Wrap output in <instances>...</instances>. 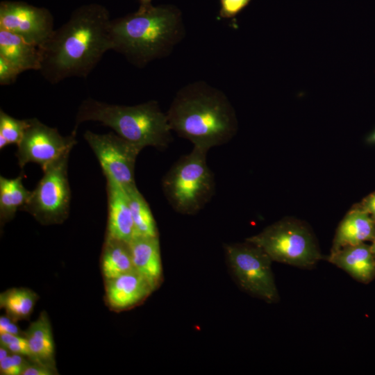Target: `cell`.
Here are the masks:
<instances>
[{
  "mask_svg": "<svg viewBox=\"0 0 375 375\" xmlns=\"http://www.w3.org/2000/svg\"><path fill=\"white\" fill-rule=\"evenodd\" d=\"M28 125V119H18L0 110V149L18 144Z\"/></svg>",
  "mask_w": 375,
  "mask_h": 375,
  "instance_id": "603a6c76",
  "label": "cell"
},
{
  "mask_svg": "<svg viewBox=\"0 0 375 375\" xmlns=\"http://www.w3.org/2000/svg\"><path fill=\"white\" fill-rule=\"evenodd\" d=\"M53 24V17L46 8L19 1L0 3V29L18 35L39 47L54 31Z\"/></svg>",
  "mask_w": 375,
  "mask_h": 375,
  "instance_id": "8fae6325",
  "label": "cell"
},
{
  "mask_svg": "<svg viewBox=\"0 0 375 375\" xmlns=\"http://www.w3.org/2000/svg\"><path fill=\"white\" fill-rule=\"evenodd\" d=\"M95 154L106 178L123 187L135 184L136 158L142 150L117 133L97 134L86 131L83 135Z\"/></svg>",
  "mask_w": 375,
  "mask_h": 375,
  "instance_id": "30bf717a",
  "label": "cell"
},
{
  "mask_svg": "<svg viewBox=\"0 0 375 375\" xmlns=\"http://www.w3.org/2000/svg\"><path fill=\"white\" fill-rule=\"evenodd\" d=\"M108 10L90 3L76 8L40 47L39 72L51 84L72 77L86 78L111 50Z\"/></svg>",
  "mask_w": 375,
  "mask_h": 375,
  "instance_id": "6da1fadb",
  "label": "cell"
},
{
  "mask_svg": "<svg viewBox=\"0 0 375 375\" xmlns=\"http://www.w3.org/2000/svg\"><path fill=\"white\" fill-rule=\"evenodd\" d=\"M356 205L375 219V191L365 197Z\"/></svg>",
  "mask_w": 375,
  "mask_h": 375,
  "instance_id": "f546056e",
  "label": "cell"
},
{
  "mask_svg": "<svg viewBox=\"0 0 375 375\" xmlns=\"http://www.w3.org/2000/svg\"><path fill=\"white\" fill-rule=\"evenodd\" d=\"M33 362L55 367V346L49 317L45 312L32 322L24 333Z\"/></svg>",
  "mask_w": 375,
  "mask_h": 375,
  "instance_id": "ac0fdd59",
  "label": "cell"
},
{
  "mask_svg": "<svg viewBox=\"0 0 375 375\" xmlns=\"http://www.w3.org/2000/svg\"><path fill=\"white\" fill-rule=\"evenodd\" d=\"M185 33L181 13L176 7H139L134 12L111 19V50L141 68L169 56Z\"/></svg>",
  "mask_w": 375,
  "mask_h": 375,
  "instance_id": "3957f363",
  "label": "cell"
},
{
  "mask_svg": "<svg viewBox=\"0 0 375 375\" xmlns=\"http://www.w3.org/2000/svg\"><path fill=\"white\" fill-rule=\"evenodd\" d=\"M327 260L360 283L367 284L375 278V258L365 242L344 247L330 253Z\"/></svg>",
  "mask_w": 375,
  "mask_h": 375,
  "instance_id": "9a60e30c",
  "label": "cell"
},
{
  "mask_svg": "<svg viewBox=\"0 0 375 375\" xmlns=\"http://www.w3.org/2000/svg\"><path fill=\"white\" fill-rule=\"evenodd\" d=\"M250 0H220L219 17L231 18L238 15Z\"/></svg>",
  "mask_w": 375,
  "mask_h": 375,
  "instance_id": "4316f807",
  "label": "cell"
},
{
  "mask_svg": "<svg viewBox=\"0 0 375 375\" xmlns=\"http://www.w3.org/2000/svg\"><path fill=\"white\" fill-rule=\"evenodd\" d=\"M140 1V7H146L149 6L151 4L152 0H139Z\"/></svg>",
  "mask_w": 375,
  "mask_h": 375,
  "instance_id": "4dcf8cb0",
  "label": "cell"
},
{
  "mask_svg": "<svg viewBox=\"0 0 375 375\" xmlns=\"http://www.w3.org/2000/svg\"><path fill=\"white\" fill-rule=\"evenodd\" d=\"M67 153L47 166L22 210L42 224H58L68 216L71 191L67 176Z\"/></svg>",
  "mask_w": 375,
  "mask_h": 375,
  "instance_id": "ba28073f",
  "label": "cell"
},
{
  "mask_svg": "<svg viewBox=\"0 0 375 375\" xmlns=\"http://www.w3.org/2000/svg\"><path fill=\"white\" fill-rule=\"evenodd\" d=\"M0 56L7 59L21 73L28 70H40V47L3 29H0Z\"/></svg>",
  "mask_w": 375,
  "mask_h": 375,
  "instance_id": "e0dca14e",
  "label": "cell"
},
{
  "mask_svg": "<svg viewBox=\"0 0 375 375\" xmlns=\"http://www.w3.org/2000/svg\"><path fill=\"white\" fill-rule=\"evenodd\" d=\"M166 113L172 131L207 151L226 144L238 131L236 114L226 95L202 81L181 88Z\"/></svg>",
  "mask_w": 375,
  "mask_h": 375,
  "instance_id": "7a4b0ae2",
  "label": "cell"
},
{
  "mask_svg": "<svg viewBox=\"0 0 375 375\" xmlns=\"http://www.w3.org/2000/svg\"><path fill=\"white\" fill-rule=\"evenodd\" d=\"M246 240L261 248L272 261L311 269L322 259L317 239L307 224L285 217Z\"/></svg>",
  "mask_w": 375,
  "mask_h": 375,
  "instance_id": "8992f818",
  "label": "cell"
},
{
  "mask_svg": "<svg viewBox=\"0 0 375 375\" xmlns=\"http://www.w3.org/2000/svg\"><path fill=\"white\" fill-rule=\"evenodd\" d=\"M0 344L10 353H17L31 358L28 341L24 335L10 333L0 334Z\"/></svg>",
  "mask_w": 375,
  "mask_h": 375,
  "instance_id": "cb8c5ba5",
  "label": "cell"
},
{
  "mask_svg": "<svg viewBox=\"0 0 375 375\" xmlns=\"http://www.w3.org/2000/svg\"><path fill=\"white\" fill-rule=\"evenodd\" d=\"M124 188L128 197L135 235L158 237V231L153 215L136 185Z\"/></svg>",
  "mask_w": 375,
  "mask_h": 375,
  "instance_id": "44dd1931",
  "label": "cell"
},
{
  "mask_svg": "<svg viewBox=\"0 0 375 375\" xmlns=\"http://www.w3.org/2000/svg\"><path fill=\"white\" fill-rule=\"evenodd\" d=\"M25 356L12 353L0 360V372L3 375H22L25 368L29 364Z\"/></svg>",
  "mask_w": 375,
  "mask_h": 375,
  "instance_id": "d4e9b609",
  "label": "cell"
},
{
  "mask_svg": "<svg viewBox=\"0 0 375 375\" xmlns=\"http://www.w3.org/2000/svg\"><path fill=\"white\" fill-rule=\"evenodd\" d=\"M108 197V225L106 236L129 243L135 230L124 188L114 180L106 178Z\"/></svg>",
  "mask_w": 375,
  "mask_h": 375,
  "instance_id": "4fadbf2b",
  "label": "cell"
},
{
  "mask_svg": "<svg viewBox=\"0 0 375 375\" xmlns=\"http://www.w3.org/2000/svg\"><path fill=\"white\" fill-rule=\"evenodd\" d=\"M369 140L371 141L375 142V131L372 134V135L369 137Z\"/></svg>",
  "mask_w": 375,
  "mask_h": 375,
  "instance_id": "d6a6232c",
  "label": "cell"
},
{
  "mask_svg": "<svg viewBox=\"0 0 375 375\" xmlns=\"http://www.w3.org/2000/svg\"><path fill=\"white\" fill-rule=\"evenodd\" d=\"M101 268L106 281L135 269L129 243L106 236Z\"/></svg>",
  "mask_w": 375,
  "mask_h": 375,
  "instance_id": "d6986e66",
  "label": "cell"
},
{
  "mask_svg": "<svg viewBox=\"0 0 375 375\" xmlns=\"http://www.w3.org/2000/svg\"><path fill=\"white\" fill-rule=\"evenodd\" d=\"M224 251L231 275L243 291L269 303L279 300L272 260L261 248L245 240L226 244Z\"/></svg>",
  "mask_w": 375,
  "mask_h": 375,
  "instance_id": "52a82bcc",
  "label": "cell"
},
{
  "mask_svg": "<svg viewBox=\"0 0 375 375\" xmlns=\"http://www.w3.org/2000/svg\"><path fill=\"white\" fill-rule=\"evenodd\" d=\"M207 152L193 147L163 177L164 194L178 213L190 215L197 213L214 194L215 183L206 162Z\"/></svg>",
  "mask_w": 375,
  "mask_h": 375,
  "instance_id": "5b68a950",
  "label": "cell"
},
{
  "mask_svg": "<svg viewBox=\"0 0 375 375\" xmlns=\"http://www.w3.org/2000/svg\"><path fill=\"white\" fill-rule=\"evenodd\" d=\"M99 122L141 149L166 148L172 140L167 113L151 100L135 106L110 104L88 97L80 104L74 129L84 122Z\"/></svg>",
  "mask_w": 375,
  "mask_h": 375,
  "instance_id": "277c9868",
  "label": "cell"
},
{
  "mask_svg": "<svg viewBox=\"0 0 375 375\" xmlns=\"http://www.w3.org/2000/svg\"><path fill=\"white\" fill-rule=\"evenodd\" d=\"M54 372H56L55 369L34 362L28 365L22 375H52L55 374Z\"/></svg>",
  "mask_w": 375,
  "mask_h": 375,
  "instance_id": "f1b7e54d",
  "label": "cell"
},
{
  "mask_svg": "<svg viewBox=\"0 0 375 375\" xmlns=\"http://www.w3.org/2000/svg\"><path fill=\"white\" fill-rule=\"evenodd\" d=\"M371 242L372 244H370V249L375 258V238Z\"/></svg>",
  "mask_w": 375,
  "mask_h": 375,
  "instance_id": "1f68e13d",
  "label": "cell"
},
{
  "mask_svg": "<svg viewBox=\"0 0 375 375\" xmlns=\"http://www.w3.org/2000/svg\"><path fill=\"white\" fill-rule=\"evenodd\" d=\"M76 130L67 136L37 118L28 119V125L17 144L16 157L23 168L29 162L40 165L42 170L62 156L69 153L76 144Z\"/></svg>",
  "mask_w": 375,
  "mask_h": 375,
  "instance_id": "9c48e42d",
  "label": "cell"
},
{
  "mask_svg": "<svg viewBox=\"0 0 375 375\" xmlns=\"http://www.w3.org/2000/svg\"><path fill=\"white\" fill-rule=\"evenodd\" d=\"M374 238L375 219L355 204L339 224L330 253L347 246L372 242Z\"/></svg>",
  "mask_w": 375,
  "mask_h": 375,
  "instance_id": "5bb4252c",
  "label": "cell"
},
{
  "mask_svg": "<svg viewBox=\"0 0 375 375\" xmlns=\"http://www.w3.org/2000/svg\"><path fill=\"white\" fill-rule=\"evenodd\" d=\"M153 291L149 282L135 269L106 281V301L115 310L138 305Z\"/></svg>",
  "mask_w": 375,
  "mask_h": 375,
  "instance_id": "7c38bea8",
  "label": "cell"
},
{
  "mask_svg": "<svg viewBox=\"0 0 375 375\" xmlns=\"http://www.w3.org/2000/svg\"><path fill=\"white\" fill-rule=\"evenodd\" d=\"M3 333L24 335L15 324V321L7 315H1L0 317V334Z\"/></svg>",
  "mask_w": 375,
  "mask_h": 375,
  "instance_id": "83f0119b",
  "label": "cell"
},
{
  "mask_svg": "<svg viewBox=\"0 0 375 375\" xmlns=\"http://www.w3.org/2000/svg\"><path fill=\"white\" fill-rule=\"evenodd\" d=\"M38 299V294L30 289L12 288L1 294L0 306L16 322L29 317Z\"/></svg>",
  "mask_w": 375,
  "mask_h": 375,
  "instance_id": "7402d4cb",
  "label": "cell"
},
{
  "mask_svg": "<svg viewBox=\"0 0 375 375\" xmlns=\"http://www.w3.org/2000/svg\"><path fill=\"white\" fill-rule=\"evenodd\" d=\"M23 175L15 178L0 177V219L1 222L12 219L17 210L28 202L31 192L23 185Z\"/></svg>",
  "mask_w": 375,
  "mask_h": 375,
  "instance_id": "ffe728a7",
  "label": "cell"
},
{
  "mask_svg": "<svg viewBox=\"0 0 375 375\" xmlns=\"http://www.w3.org/2000/svg\"><path fill=\"white\" fill-rule=\"evenodd\" d=\"M19 70L4 57L0 56V85H9L15 82Z\"/></svg>",
  "mask_w": 375,
  "mask_h": 375,
  "instance_id": "484cf974",
  "label": "cell"
},
{
  "mask_svg": "<svg viewBox=\"0 0 375 375\" xmlns=\"http://www.w3.org/2000/svg\"><path fill=\"white\" fill-rule=\"evenodd\" d=\"M129 246L135 269L156 290L163 278L159 237L136 235Z\"/></svg>",
  "mask_w": 375,
  "mask_h": 375,
  "instance_id": "2e32d148",
  "label": "cell"
}]
</instances>
